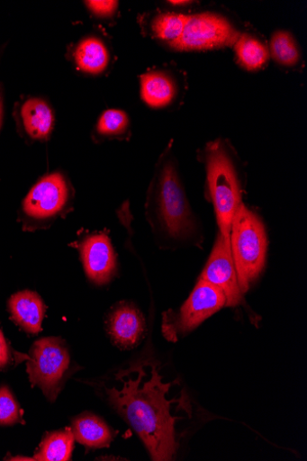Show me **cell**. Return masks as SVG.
Listing matches in <instances>:
<instances>
[{
	"label": "cell",
	"mask_w": 307,
	"mask_h": 461,
	"mask_svg": "<svg viewBox=\"0 0 307 461\" xmlns=\"http://www.w3.org/2000/svg\"><path fill=\"white\" fill-rule=\"evenodd\" d=\"M74 448V436L71 429L50 434L41 442L34 460L66 461L69 460Z\"/></svg>",
	"instance_id": "ffe728a7"
},
{
	"label": "cell",
	"mask_w": 307,
	"mask_h": 461,
	"mask_svg": "<svg viewBox=\"0 0 307 461\" xmlns=\"http://www.w3.org/2000/svg\"><path fill=\"white\" fill-rule=\"evenodd\" d=\"M25 131L33 140L48 139L54 127V113L50 106L38 98L27 100L22 106Z\"/></svg>",
	"instance_id": "9a60e30c"
},
{
	"label": "cell",
	"mask_w": 307,
	"mask_h": 461,
	"mask_svg": "<svg viewBox=\"0 0 307 461\" xmlns=\"http://www.w3.org/2000/svg\"><path fill=\"white\" fill-rule=\"evenodd\" d=\"M226 304L224 293L200 278L186 303L178 311L165 314L162 327L165 337L170 341L178 340Z\"/></svg>",
	"instance_id": "5b68a950"
},
{
	"label": "cell",
	"mask_w": 307,
	"mask_h": 461,
	"mask_svg": "<svg viewBox=\"0 0 307 461\" xmlns=\"http://www.w3.org/2000/svg\"><path fill=\"white\" fill-rule=\"evenodd\" d=\"M187 18V15L177 13H160L152 18L150 32L154 38L175 50L180 43Z\"/></svg>",
	"instance_id": "ac0fdd59"
},
{
	"label": "cell",
	"mask_w": 307,
	"mask_h": 461,
	"mask_svg": "<svg viewBox=\"0 0 307 461\" xmlns=\"http://www.w3.org/2000/svg\"><path fill=\"white\" fill-rule=\"evenodd\" d=\"M201 279L224 293L227 300L226 306L238 307L243 303V293L231 253L230 238L218 234Z\"/></svg>",
	"instance_id": "ba28073f"
},
{
	"label": "cell",
	"mask_w": 307,
	"mask_h": 461,
	"mask_svg": "<svg viewBox=\"0 0 307 461\" xmlns=\"http://www.w3.org/2000/svg\"><path fill=\"white\" fill-rule=\"evenodd\" d=\"M85 5L94 14L101 18L112 17L119 7V3L113 0H90L85 2Z\"/></svg>",
	"instance_id": "603a6c76"
},
{
	"label": "cell",
	"mask_w": 307,
	"mask_h": 461,
	"mask_svg": "<svg viewBox=\"0 0 307 461\" xmlns=\"http://www.w3.org/2000/svg\"><path fill=\"white\" fill-rule=\"evenodd\" d=\"M201 158L205 166L207 193L213 204L219 233L230 239L232 221L243 203L242 166L232 146L221 139L208 143Z\"/></svg>",
	"instance_id": "7a4b0ae2"
},
{
	"label": "cell",
	"mask_w": 307,
	"mask_h": 461,
	"mask_svg": "<svg viewBox=\"0 0 307 461\" xmlns=\"http://www.w3.org/2000/svg\"><path fill=\"white\" fill-rule=\"evenodd\" d=\"M75 60L81 71L98 75L108 68L111 56L101 39L90 37L80 41L75 51Z\"/></svg>",
	"instance_id": "2e32d148"
},
{
	"label": "cell",
	"mask_w": 307,
	"mask_h": 461,
	"mask_svg": "<svg viewBox=\"0 0 307 461\" xmlns=\"http://www.w3.org/2000/svg\"><path fill=\"white\" fill-rule=\"evenodd\" d=\"M9 309L14 321L28 333L36 334L41 330L46 307L36 293H17L11 298Z\"/></svg>",
	"instance_id": "4fadbf2b"
},
{
	"label": "cell",
	"mask_w": 307,
	"mask_h": 461,
	"mask_svg": "<svg viewBox=\"0 0 307 461\" xmlns=\"http://www.w3.org/2000/svg\"><path fill=\"white\" fill-rule=\"evenodd\" d=\"M241 31L227 16L215 12L189 15L178 51H207L234 47Z\"/></svg>",
	"instance_id": "8992f818"
},
{
	"label": "cell",
	"mask_w": 307,
	"mask_h": 461,
	"mask_svg": "<svg viewBox=\"0 0 307 461\" xmlns=\"http://www.w3.org/2000/svg\"><path fill=\"white\" fill-rule=\"evenodd\" d=\"M170 5H173V6H179V7H185L187 5H191L192 3L191 2H169L168 3Z\"/></svg>",
	"instance_id": "d4e9b609"
},
{
	"label": "cell",
	"mask_w": 307,
	"mask_h": 461,
	"mask_svg": "<svg viewBox=\"0 0 307 461\" xmlns=\"http://www.w3.org/2000/svg\"><path fill=\"white\" fill-rule=\"evenodd\" d=\"M71 431L74 438L87 447H105L113 440L112 431L108 426L100 418L92 414L77 418Z\"/></svg>",
	"instance_id": "e0dca14e"
},
{
	"label": "cell",
	"mask_w": 307,
	"mask_h": 461,
	"mask_svg": "<svg viewBox=\"0 0 307 461\" xmlns=\"http://www.w3.org/2000/svg\"><path fill=\"white\" fill-rule=\"evenodd\" d=\"M2 116H3V113H0V124H2Z\"/></svg>",
	"instance_id": "484cf974"
},
{
	"label": "cell",
	"mask_w": 307,
	"mask_h": 461,
	"mask_svg": "<svg viewBox=\"0 0 307 461\" xmlns=\"http://www.w3.org/2000/svg\"><path fill=\"white\" fill-rule=\"evenodd\" d=\"M116 384L105 387L111 405L138 433L154 460H171L180 446L177 425L192 415L187 395L169 398L178 382L164 384L155 362L121 370Z\"/></svg>",
	"instance_id": "6da1fadb"
},
{
	"label": "cell",
	"mask_w": 307,
	"mask_h": 461,
	"mask_svg": "<svg viewBox=\"0 0 307 461\" xmlns=\"http://www.w3.org/2000/svg\"><path fill=\"white\" fill-rule=\"evenodd\" d=\"M30 356L27 364L30 382L54 401L69 366V355L65 344L58 339H43L32 346Z\"/></svg>",
	"instance_id": "52a82bcc"
},
{
	"label": "cell",
	"mask_w": 307,
	"mask_h": 461,
	"mask_svg": "<svg viewBox=\"0 0 307 461\" xmlns=\"http://www.w3.org/2000/svg\"><path fill=\"white\" fill-rule=\"evenodd\" d=\"M68 197L64 177L53 174L42 178L29 192L23 202L24 212L33 219L51 218L62 211Z\"/></svg>",
	"instance_id": "9c48e42d"
},
{
	"label": "cell",
	"mask_w": 307,
	"mask_h": 461,
	"mask_svg": "<svg viewBox=\"0 0 307 461\" xmlns=\"http://www.w3.org/2000/svg\"><path fill=\"white\" fill-rule=\"evenodd\" d=\"M233 48L237 62L246 70L257 71L269 63V47L257 33L241 32Z\"/></svg>",
	"instance_id": "5bb4252c"
},
{
	"label": "cell",
	"mask_w": 307,
	"mask_h": 461,
	"mask_svg": "<svg viewBox=\"0 0 307 461\" xmlns=\"http://www.w3.org/2000/svg\"><path fill=\"white\" fill-rule=\"evenodd\" d=\"M80 250L87 276L98 285L110 282L116 271V257L109 237L102 233L87 238Z\"/></svg>",
	"instance_id": "30bf717a"
},
{
	"label": "cell",
	"mask_w": 307,
	"mask_h": 461,
	"mask_svg": "<svg viewBox=\"0 0 307 461\" xmlns=\"http://www.w3.org/2000/svg\"><path fill=\"white\" fill-rule=\"evenodd\" d=\"M20 410L10 390L0 388V426H10L18 422Z\"/></svg>",
	"instance_id": "7402d4cb"
},
{
	"label": "cell",
	"mask_w": 307,
	"mask_h": 461,
	"mask_svg": "<svg viewBox=\"0 0 307 461\" xmlns=\"http://www.w3.org/2000/svg\"><path fill=\"white\" fill-rule=\"evenodd\" d=\"M128 128L129 118L126 113L109 109L101 115L96 129L100 135L112 138L124 135Z\"/></svg>",
	"instance_id": "44dd1931"
},
{
	"label": "cell",
	"mask_w": 307,
	"mask_h": 461,
	"mask_svg": "<svg viewBox=\"0 0 307 461\" xmlns=\"http://www.w3.org/2000/svg\"><path fill=\"white\" fill-rule=\"evenodd\" d=\"M107 329L114 344L121 348L129 349L141 341L146 324L137 307L123 303L113 310L107 321Z\"/></svg>",
	"instance_id": "8fae6325"
},
{
	"label": "cell",
	"mask_w": 307,
	"mask_h": 461,
	"mask_svg": "<svg viewBox=\"0 0 307 461\" xmlns=\"http://www.w3.org/2000/svg\"><path fill=\"white\" fill-rule=\"evenodd\" d=\"M151 190L154 219L167 239L179 242L201 239L176 159L170 153L162 159Z\"/></svg>",
	"instance_id": "3957f363"
},
{
	"label": "cell",
	"mask_w": 307,
	"mask_h": 461,
	"mask_svg": "<svg viewBox=\"0 0 307 461\" xmlns=\"http://www.w3.org/2000/svg\"><path fill=\"white\" fill-rule=\"evenodd\" d=\"M270 56L275 63L285 68H293L302 61V53L295 37L288 31L275 32L271 38Z\"/></svg>",
	"instance_id": "d6986e66"
},
{
	"label": "cell",
	"mask_w": 307,
	"mask_h": 461,
	"mask_svg": "<svg viewBox=\"0 0 307 461\" xmlns=\"http://www.w3.org/2000/svg\"><path fill=\"white\" fill-rule=\"evenodd\" d=\"M182 91L179 79L164 70H152L140 77L142 100L151 108L161 109L176 101Z\"/></svg>",
	"instance_id": "7c38bea8"
},
{
	"label": "cell",
	"mask_w": 307,
	"mask_h": 461,
	"mask_svg": "<svg viewBox=\"0 0 307 461\" xmlns=\"http://www.w3.org/2000/svg\"><path fill=\"white\" fill-rule=\"evenodd\" d=\"M230 247L239 286L245 294L265 269L268 239L265 223L244 203L232 221Z\"/></svg>",
	"instance_id": "277c9868"
},
{
	"label": "cell",
	"mask_w": 307,
	"mask_h": 461,
	"mask_svg": "<svg viewBox=\"0 0 307 461\" xmlns=\"http://www.w3.org/2000/svg\"><path fill=\"white\" fill-rule=\"evenodd\" d=\"M10 354L6 340L0 330V368H4L9 362Z\"/></svg>",
	"instance_id": "cb8c5ba5"
}]
</instances>
